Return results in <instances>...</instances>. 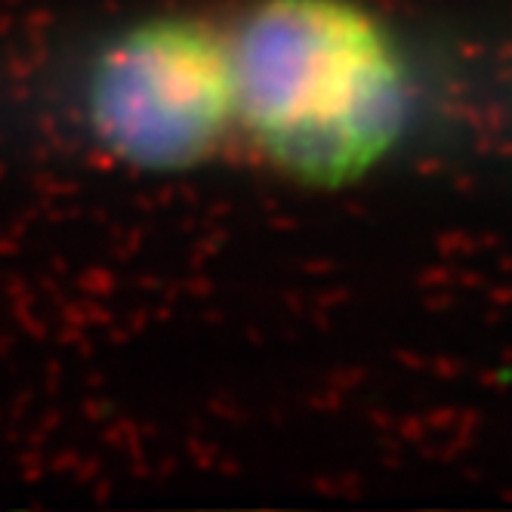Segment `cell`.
<instances>
[{
    "instance_id": "obj_1",
    "label": "cell",
    "mask_w": 512,
    "mask_h": 512,
    "mask_svg": "<svg viewBox=\"0 0 512 512\" xmlns=\"http://www.w3.org/2000/svg\"><path fill=\"white\" fill-rule=\"evenodd\" d=\"M226 47L235 127L306 186L358 179L405 127V68L352 0H256Z\"/></svg>"
},
{
    "instance_id": "obj_2",
    "label": "cell",
    "mask_w": 512,
    "mask_h": 512,
    "mask_svg": "<svg viewBox=\"0 0 512 512\" xmlns=\"http://www.w3.org/2000/svg\"><path fill=\"white\" fill-rule=\"evenodd\" d=\"M84 115L93 139L136 170H186L235 127L226 34L158 16L124 28L90 65Z\"/></svg>"
}]
</instances>
